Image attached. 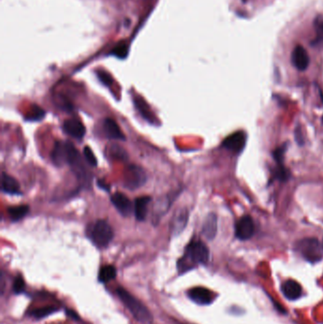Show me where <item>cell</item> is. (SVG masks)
<instances>
[{"label": "cell", "mask_w": 323, "mask_h": 324, "mask_svg": "<svg viewBox=\"0 0 323 324\" xmlns=\"http://www.w3.org/2000/svg\"><path fill=\"white\" fill-rule=\"evenodd\" d=\"M52 159L55 165L63 166L68 164L71 166L72 170L79 178L83 180L87 179L85 168L82 163V159L74 144L68 141L57 142L52 153Z\"/></svg>", "instance_id": "6da1fadb"}, {"label": "cell", "mask_w": 323, "mask_h": 324, "mask_svg": "<svg viewBox=\"0 0 323 324\" xmlns=\"http://www.w3.org/2000/svg\"><path fill=\"white\" fill-rule=\"evenodd\" d=\"M210 259V250L201 241L191 242L187 246L184 256L177 263L180 273H185L194 268L196 264H205Z\"/></svg>", "instance_id": "7a4b0ae2"}, {"label": "cell", "mask_w": 323, "mask_h": 324, "mask_svg": "<svg viewBox=\"0 0 323 324\" xmlns=\"http://www.w3.org/2000/svg\"><path fill=\"white\" fill-rule=\"evenodd\" d=\"M117 294L125 307L131 312L133 317H135V320L143 324H150L152 322L150 311L141 301H139L122 287H119L117 289Z\"/></svg>", "instance_id": "3957f363"}, {"label": "cell", "mask_w": 323, "mask_h": 324, "mask_svg": "<svg viewBox=\"0 0 323 324\" xmlns=\"http://www.w3.org/2000/svg\"><path fill=\"white\" fill-rule=\"evenodd\" d=\"M87 236L99 249H105L112 241L114 233L105 220H97L87 227Z\"/></svg>", "instance_id": "277c9868"}, {"label": "cell", "mask_w": 323, "mask_h": 324, "mask_svg": "<svg viewBox=\"0 0 323 324\" xmlns=\"http://www.w3.org/2000/svg\"><path fill=\"white\" fill-rule=\"evenodd\" d=\"M296 249L306 261L312 264L321 261L323 258L322 245L316 238H303L297 243Z\"/></svg>", "instance_id": "5b68a950"}, {"label": "cell", "mask_w": 323, "mask_h": 324, "mask_svg": "<svg viewBox=\"0 0 323 324\" xmlns=\"http://www.w3.org/2000/svg\"><path fill=\"white\" fill-rule=\"evenodd\" d=\"M123 181L126 188L135 190L142 187L146 182V174L141 167L130 165L125 170Z\"/></svg>", "instance_id": "8992f818"}, {"label": "cell", "mask_w": 323, "mask_h": 324, "mask_svg": "<svg viewBox=\"0 0 323 324\" xmlns=\"http://www.w3.org/2000/svg\"><path fill=\"white\" fill-rule=\"evenodd\" d=\"M255 233V226L253 219L249 215H245L241 217L235 226V236L239 240L246 241L250 239Z\"/></svg>", "instance_id": "52a82bcc"}, {"label": "cell", "mask_w": 323, "mask_h": 324, "mask_svg": "<svg viewBox=\"0 0 323 324\" xmlns=\"http://www.w3.org/2000/svg\"><path fill=\"white\" fill-rule=\"evenodd\" d=\"M247 144V135L243 131H237L232 134L230 136L225 137L223 142V147L233 152V153H241L244 150Z\"/></svg>", "instance_id": "ba28073f"}, {"label": "cell", "mask_w": 323, "mask_h": 324, "mask_svg": "<svg viewBox=\"0 0 323 324\" xmlns=\"http://www.w3.org/2000/svg\"><path fill=\"white\" fill-rule=\"evenodd\" d=\"M188 295L193 302L201 305L210 304L214 300V294L205 287H194L189 290Z\"/></svg>", "instance_id": "9c48e42d"}, {"label": "cell", "mask_w": 323, "mask_h": 324, "mask_svg": "<svg viewBox=\"0 0 323 324\" xmlns=\"http://www.w3.org/2000/svg\"><path fill=\"white\" fill-rule=\"evenodd\" d=\"M291 61L294 67L300 71L306 70L310 64V58L306 50L301 45H298L294 49L291 55Z\"/></svg>", "instance_id": "30bf717a"}, {"label": "cell", "mask_w": 323, "mask_h": 324, "mask_svg": "<svg viewBox=\"0 0 323 324\" xmlns=\"http://www.w3.org/2000/svg\"><path fill=\"white\" fill-rule=\"evenodd\" d=\"M63 130L68 136L78 140H81L85 135V127L83 122L76 118L65 121L63 124Z\"/></svg>", "instance_id": "8fae6325"}, {"label": "cell", "mask_w": 323, "mask_h": 324, "mask_svg": "<svg viewBox=\"0 0 323 324\" xmlns=\"http://www.w3.org/2000/svg\"><path fill=\"white\" fill-rule=\"evenodd\" d=\"M111 202L116 207V209L123 216H128L131 214L133 210V205L127 196L121 193H116L111 196Z\"/></svg>", "instance_id": "7c38bea8"}, {"label": "cell", "mask_w": 323, "mask_h": 324, "mask_svg": "<svg viewBox=\"0 0 323 324\" xmlns=\"http://www.w3.org/2000/svg\"><path fill=\"white\" fill-rule=\"evenodd\" d=\"M283 293L286 296L289 301H296L301 298L302 289L301 285L294 281V280H287L284 283L282 287Z\"/></svg>", "instance_id": "4fadbf2b"}, {"label": "cell", "mask_w": 323, "mask_h": 324, "mask_svg": "<svg viewBox=\"0 0 323 324\" xmlns=\"http://www.w3.org/2000/svg\"><path fill=\"white\" fill-rule=\"evenodd\" d=\"M1 190L3 193L9 194V195L20 194V186L18 181L16 180L15 177L6 173H2Z\"/></svg>", "instance_id": "5bb4252c"}, {"label": "cell", "mask_w": 323, "mask_h": 324, "mask_svg": "<svg viewBox=\"0 0 323 324\" xmlns=\"http://www.w3.org/2000/svg\"><path fill=\"white\" fill-rule=\"evenodd\" d=\"M217 234V216L214 213H210L204 221L202 234L208 240H213Z\"/></svg>", "instance_id": "9a60e30c"}, {"label": "cell", "mask_w": 323, "mask_h": 324, "mask_svg": "<svg viewBox=\"0 0 323 324\" xmlns=\"http://www.w3.org/2000/svg\"><path fill=\"white\" fill-rule=\"evenodd\" d=\"M151 196H140L135 198V205H134V211H135V219L137 221H144L147 212H148V205L151 202Z\"/></svg>", "instance_id": "2e32d148"}, {"label": "cell", "mask_w": 323, "mask_h": 324, "mask_svg": "<svg viewBox=\"0 0 323 324\" xmlns=\"http://www.w3.org/2000/svg\"><path fill=\"white\" fill-rule=\"evenodd\" d=\"M189 219V212L186 209H180L175 212L172 220V233L174 235L180 234L187 225Z\"/></svg>", "instance_id": "e0dca14e"}, {"label": "cell", "mask_w": 323, "mask_h": 324, "mask_svg": "<svg viewBox=\"0 0 323 324\" xmlns=\"http://www.w3.org/2000/svg\"><path fill=\"white\" fill-rule=\"evenodd\" d=\"M104 130L106 132V136L109 138L121 140V141L125 140V136L121 132L118 123L110 118H106L104 121Z\"/></svg>", "instance_id": "ac0fdd59"}, {"label": "cell", "mask_w": 323, "mask_h": 324, "mask_svg": "<svg viewBox=\"0 0 323 324\" xmlns=\"http://www.w3.org/2000/svg\"><path fill=\"white\" fill-rule=\"evenodd\" d=\"M29 211H30V209H29L28 205H20V206L9 208L8 213H9V216L12 221L17 222V221L24 218Z\"/></svg>", "instance_id": "d6986e66"}, {"label": "cell", "mask_w": 323, "mask_h": 324, "mask_svg": "<svg viewBox=\"0 0 323 324\" xmlns=\"http://www.w3.org/2000/svg\"><path fill=\"white\" fill-rule=\"evenodd\" d=\"M116 276H117V269L115 266L110 265V264L105 265L100 269V272H99V282L106 284V283H108V282L115 279Z\"/></svg>", "instance_id": "ffe728a7"}, {"label": "cell", "mask_w": 323, "mask_h": 324, "mask_svg": "<svg viewBox=\"0 0 323 324\" xmlns=\"http://www.w3.org/2000/svg\"><path fill=\"white\" fill-rule=\"evenodd\" d=\"M170 206H171V200L168 197L158 201V203L155 206V213H154V217L156 218V221L160 220L166 212L169 211Z\"/></svg>", "instance_id": "44dd1931"}, {"label": "cell", "mask_w": 323, "mask_h": 324, "mask_svg": "<svg viewBox=\"0 0 323 324\" xmlns=\"http://www.w3.org/2000/svg\"><path fill=\"white\" fill-rule=\"evenodd\" d=\"M134 101H135V106L139 108V111L142 113L143 118H145L147 121H149L150 122H153L154 117H153V114L151 112L149 106L146 104V102L141 97H135Z\"/></svg>", "instance_id": "7402d4cb"}, {"label": "cell", "mask_w": 323, "mask_h": 324, "mask_svg": "<svg viewBox=\"0 0 323 324\" xmlns=\"http://www.w3.org/2000/svg\"><path fill=\"white\" fill-rule=\"evenodd\" d=\"M314 26L316 30V38L312 42V45H323V15L316 17L314 21Z\"/></svg>", "instance_id": "603a6c76"}, {"label": "cell", "mask_w": 323, "mask_h": 324, "mask_svg": "<svg viewBox=\"0 0 323 324\" xmlns=\"http://www.w3.org/2000/svg\"><path fill=\"white\" fill-rule=\"evenodd\" d=\"M58 310L57 307L55 306H45V307H41L38 309L33 310L30 312V316L31 317L36 318V319H41L44 317L51 316L53 313H55Z\"/></svg>", "instance_id": "cb8c5ba5"}, {"label": "cell", "mask_w": 323, "mask_h": 324, "mask_svg": "<svg viewBox=\"0 0 323 324\" xmlns=\"http://www.w3.org/2000/svg\"><path fill=\"white\" fill-rule=\"evenodd\" d=\"M273 177L277 180L285 182L290 178V172L285 165H276V168L273 170Z\"/></svg>", "instance_id": "d4e9b609"}, {"label": "cell", "mask_w": 323, "mask_h": 324, "mask_svg": "<svg viewBox=\"0 0 323 324\" xmlns=\"http://www.w3.org/2000/svg\"><path fill=\"white\" fill-rule=\"evenodd\" d=\"M45 111L37 106H33L30 108L29 113L26 116V120L30 121H40L44 118L45 116Z\"/></svg>", "instance_id": "484cf974"}, {"label": "cell", "mask_w": 323, "mask_h": 324, "mask_svg": "<svg viewBox=\"0 0 323 324\" xmlns=\"http://www.w3.org/2000/svg\"><path fill=\"white\" fill-rule=\"evenodd\" d=\"M287 145L288 144H286L281 145L278 148L275 149V151L273 152V158L275 159L276 165H284V160H285V155H286V150H287Z\"/></svg>", "instance_id": "4316f807"}, {"label": "cell", "mask_w": 323, "mask_h": 324, "mask_svg": "<svg viewBox=\"0 0 323 324\" xmlns=\"http://www.w3.org/2000/svg\"><path fill=\"white\" fill-rule=\"evenodd\" d=\"M110 154L114 159L121 160L127 159V153L119 145H113L110 149Z\"/></svg>", "instance_id": "83f0119b"}, {"label": "cell", "mask_w": 323, "mask_h": 324, "mask_svg": "<svg viewBox=\"0 0 323 324\" xmlns=\"http://www.w3.org/2000/svg\"><path fill=\"white\" fill-rule=\"evenodd\" d=\"M83 156H84V159L87 161V163L91 166H97L98 165V160L96 159L95 155L93 151L91 150L89 148V146H85L84 149H83Z\"/></svg>", "instance_id": "f1b7e54d"}, {"label": "cell", "mask_w": 323, "mask_h": 324, "mask_svg": "<svg viewBox=\"0 0 323 324\" xmlns=\"http://www.w3.org/2000/svg\"><path fill=\"white\" fill-rule=\"evenodd\" d=\"M25 281L23 279L22 277L19 275L17 276L15 279L14 282V286H13V289L15 291V294H21L23 291L25 290Z\"/></svg>", "instance_id": "f546056e"}, {"label": "cell", "mask_w": 323, "mask_h": 324, "mask_svg": "<svg viewBox=\"0 0 323 324\" xmlns=\"http://www.w3.org/2000/svg\"><path fill=\"white\" fill-rule=\"evenodd\" d=\"M295 138L297 144H299L300 146H302L304 144V136H303V132L301 130V127L300 125L297 126V128L295 129Z\"/></svg>", "instance_id": "4dcf8cb0"}, {"label": "cell", "mask_w": 323, "mask_h": 324, "mask_svg": "<svg viewBox=\"0 0 323 324\" xmlns=\"http://www.w3.org/2000/svg\"><path fill=\"white\" fill-rule=\"evenodd\" d=\"M99 79L102 83L106 85H110L112 83V78L111 76L109 75L108 73H106V72H99L98 73Z\"/></svg>", "instance_id": "1f68e13d"}, {"label": "cell", "mask_w": 323, "mask_h": 324, "mask_svg": "<svg viewBox=\"0 0 323 324\" xmlns=\"http://www.w3.org/2000/svg\"><path fill=\"white\" fill-rule=\"evenodd\" d=\"M114 54L117 55V56L120 57V58H124V57L126 56V54H127V48H126V45H118V47L116 48L115 52H114Z\"/></svg>", "instance_id": "d6a6232c"}, {"label": "cell", "mask_w": 323, "mask_h": 324, "mask_svg": "<svg viewBox=\"0 0 323 324\" xmlns=\"http://www.w3.org/2000/svg\"><path fill=\"white\" fill-rule=\"evenodd\" d=\"M97 184H98V187L103 189L104 191H107V192L109 191V186H108V184L106 183V181L98 180L97 181Z\"/></svg>", "instance_id": "836d02e7"}, {"label": "cell", "mask_w": 323, "mask_h": 324, "mask_svg": "<svg viewBox=\"0 0 323 324\" xmlns=\"http://www.w3.org/2000/svg\"><path fill=\"white\" fill-rule=\"evenodd\" d=\"M319 92H320V98H321V100H322L323 102V92L321 90H319Z\"/></svg>", "instance_id": "e575fe53"}, {"label": "cell", "mask_w": 323, "mask_h": 324, "mask_svg": "<svg viewBox=\"0 0 323 324\" xmlns=\"http://www.w3.org/2000/svg\"><path fill=\"white\" fill-rule=\"evenodd\" d=\"M322 247H323V242H322Z\"/></svg>", "instance_id": "d590c367"}]
</instances>
